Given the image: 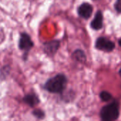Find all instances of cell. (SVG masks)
Masks as SVG:
<instances>
[{"instance_id": "1", "label": "cell", "mask_w": 121, "mask_h": 121, "mask_svg": "<svg viewBox=\"0 0 121 121\" xmlns=\"http://www.w3.org/2000/svg\"><path fill=\"white\" fill-rule=\"evenodd\" d=\"M67 82V77L62 74H59L47 81L45 84V89L51 93H61L65 90Z\"/></svg>"}, {"instance_id": "2", "label": "cell", "mask_w": 121, "mask_h": 121, "mask_svg": "<svg viewBox=\"0 0 121 121\" xmlns=\"http://www.w3.org/2000/svg\"><path fill=\"white\" fill-rule=\"evenodd\" d=\"M102 121H115L119 116V104L114 101L103 107L100 113Z\"/></svg>"}, {"instance_id": "3", "label": "cell", "mask_w": 121, "mask_h": 121, "mask_svg": "<svg viewBox=\"0 0 121 121\" xmlns=\"http://www.w3.org/2000/svg\"><path fill=\"white\" fill-rule=\"evenodd\" d=\"M34 46V43L31 40L30 36L26 33H22L20 35L18 41V47L20 50L24 52V57H26L31 48Z\"/></svg>"}, {"instance_id": "4", "label": "cell", "mask_w": 121, "mask_h": 121, "mask_svg": "<svg viewBox=\"0 0 121 121\" xmlns=\"http://www.w3.org/2000/svg\"><path fill=\"white\" fill-rule=\"evenodd\" d=\"M96 48L98 50L105 52H111L115 48V43L106 38H99L96 42Z\"/></svg>"}, {"instance_id": "5", "label": "cell", "mask_w": 121, "mask_h": 121, "mask_svg": "<svg viewBox=\"0 0 121 121\" xmlns=\"http://www.w3.org/2000/svg\"><path fill=\"white\" fill-rule=\"evenodd\" d=\"M77 12L79 16H81L83 18L88 19L91 17L92 12H93V7L90 4L88 3H84L81 4L78 9Z\"/></svg>"}, {"instance_id": "6", "label": "cell", "mask_w": 121, "mask_h": 121, "mask_svg": "<svg viewBox=\"0 0 121 121\" xmlns=\"http://www.w3.org/2000/svg\"><path fill=\"white\" fill-rule=\"evenodd\" d=\"M60 47V42L57 40H52L44 44V50L50 55H53Z\"/></svg>"}, {"instance_id": "7", "label": "cell", "mask_w": 121, "mask_h": 121, "mask_svg": "<svg viewBox=\"0 0 121 121\" xmlns=\"http://www.w3.org/2000/svg\"><path fill=\"white\" fill-rule=\"evenodd\" d=\"M91 27L94 30L101 29L103 27V14L101 11H98L94 18L91 23Z\"/></svg>"}, {"instance_id": "8", "label": "cell", "mask_w": 121, "mask_h": 121, "mask_svg": "<svg viewBox=\"0 0 121 121\" xmlns=\"http://www.w3.org/2000/svg\"><path fill=\"white\" fill-rule=\"evenodd\" d=\"M23 101L26 104H28L30 107H34L35 106H36L39 103V99H38V97L35 94H31L26 95L23 98Z\"/></svg>"}, {"instance_id": "9", "label": "cell", "mask_w": 121, "mask_h": 121, "mask_svg": "<svg viewBox=\"0 0 121 121\" xmlns=\"http://www.w3.org/2000/svg\"><path fill=\"white\" fill-rule=\"evenodd\" d=\"M73 57L74 60L79 62H84L86 61V55L84 52L81 50H77L73 53Z\"/></svg>"}, {"instance_id": "10", "label": "cell", "mask_w": 121, "mask_h": 121, "mask_svg": "<svg viewBox=\"0 0 121 121\" xmlns=\"http://www.w3.org/2000/svg\"><path fill=\"white\" fill-rule=\"evenodd\" d=\"M100 98L101 99V100L103 101H108L111 100L112 95L108 91H102L100 94Z\"/></svg>"}, {"instance_id": "11", "label": "cell", "mask_w": 121, "mask_h": 121, "mask_svg": "<svg viewBox=\"0 0 121 121\" xmlns=\"http://www.w3.org/2000/svg\"><path fill=\"white\" fill-rule=\"evenodd\" d=\"M33 115L37 117L38 118H40V119H42L44 118L45 116V113L43 111L41 110H39V109H37V110H35L33 111Z\"/></svg>"}, {"instance_id": "12", "label": "cell", "mask_w": 121, "mask_h": 121, "mask_svg": "<svg viewBox=\"0 0 121 121\" xmlns=\"http://www.w3.org/2000/svg\"><path fill=\"white\" fill-rule=\"evenodd\" d=\"M115 9L118 11L121 12V0H116V2L115 4Z\"/></svg>"}, {"instance_id": "13", "label": "cell", "mask_w": 121, "mask_h": 121, "mask_svg": "<svg viewBox=\"0 0 121 121\" xmlns=\"http://www.w3.org/2000/svg\"><path fill=\"white\" fill-rule=\"evenodd\" d=\"M118 43H119V45H120V46L121 47V38L120 39V40H119V42H118Z\"/></svg>"}, {"instance_id": "14", "label": "cell", "mask_w": 121, "mask_h": 121, "mask_svg": "<svg viewBox=\"0 0 121 121\" xmlns=\"http://www.w3.org/2000/svg\"><path fill=\"white\" fill-rule=\"evenodd\" d=\"M119 74H120V75L121 76V69H120V71H119Z\"/></svg>"}]
</instances>
